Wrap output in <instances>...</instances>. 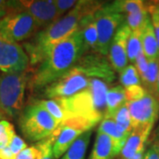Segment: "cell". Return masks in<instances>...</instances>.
<instances>
[{
    "mask_svg": "<svg viewBox=\"0 0 159 159\" xmlns=\"http://www.w3.org/2000/svg\"><path fill=\"white\" fill-rule=\"evenodd\" d=\"M2 117H3V114L0 112V120H1V119H2Z\"/></svg>",
    "mask_w": 159,
    "mask_h": 159,
    "instance_id": "ee69618b",
    "label": "cell"
},
{
    "mask_svg": "<svg viewBox=\"0 0 159 159\" xmlns=\"http://www.w3.org/2000/svg\"><path fill=\"white\" fill-rule=\"evenodd\" d=\"M143 159H159V153L151 147L147 151H145Z\"/></svg>",
    "mask_w": 159,
    "mask_h": 159,
    "instance_id": "8d00e7d4",
    "label": "cell"
},
{
    "mask_svg": "<svg viewBox=\"0 0 159 159\" xmlns=\"http://www.w3.org/2000/svg\"><path fill=\"white\" fill-rule=\"evenodd\" d=\"M94 126L95 125L78 118L67 119L60 123L54 132L56 137L52 148L54 159L62 157L82 134L92 130Z\"/></svg>",
    "mask_w": 159,
    "mask_h": 159,
    "instance_id": "ba28073f",
    "label": "cell"
},
{
    "mask_svg": "<svg viewBox=\"0 0 159 159\" xmlns=\"http://www.w3.org/2000/svg\"><path fill=\"white\" fill-rule=\"evenodd\" d=\"M110 119H113L119 131L124 135L127 137L130 135V134L133 131V127H132V123H131L129 110L126 103L124 104L122 107H120Z\"/></svg>",
    "mask_w": 159,
    "mask_h": 159,
    "instance_id": "d4e9b609",
    "label": "cell"
},
{
    "mask_svg": "<svg viewBox=\"0 0 159 159\" xmlns=\"http://www.w3.org/2000/svg\"><path fill=\"white\" fill-rule=\"evenodd\" d=\"M11 11L10 1H4L0 0V19L5 17L6 14Z\"/></svg>",
    "mask_w": 159,
    "mask_h": 159,
    "instance_id": "d590c367",
    "label": "cell"
},
{
    "mask_svg": "<svg viewBox=\"0 0 159 159\" xmlns=\"http://www.w3.org/2000/svg\"><path fill=\"white\" fill-rule=\"evenodd\" d=\"M14 155L11 153L9 147L0 149V159H13Z\"/></svg>",
    "mask_w": 159,
    "mask_h": 159,
    "instance_id": "74e56055",
    "label": "cell"
},
{
    "mask_svg": "<svg viewBox=\"0 0 159 159\" xmlns=\"http://www.w3.org/2000/svg\"><path fill=\"white\" fill-rule=\"evenodd\" d=\"M148 10L152 27H153L154 32L156 34V37L157 40V44H158V55H159V6L157 4L155 5H149L148 6Z\"/></svg>",
    "mask_w": 159,
    "mask_h": 159,
    "instance_id": "4dcf8cb0",
    "label": "cell"
},
{
    "mask_svg": "<svg viewBox=\"0 0 159 159\" xmlns=\"http://www.w3.org/2000/svg\"><path fill=\"white\" fill-rule=\"evenodd\" d=\"M157 5H158V6H159V4H157Z\"/></svg>",
    "mask_w": 159,
    "mask_h": 159,
    "instance_id": "f6af8a7d",
    "label": "cell"
},
{
    "mask_svg": "<svg viewBox=\"0 0 159 159\" xmlns=\"http://www.w3.org/2000/svg\"><path fill=\"white\" fill-rule=\"evenodd\" d=\"M98 131L105 134L106 135H108L113 141L116 148L120 154V151L124 147L128 137L124 135L119 131L113 119H110V118H103L101 121V123H100L99 127H98Z\"/></svg>",
    "mask_w": 159,
    "mask_h": 159,
    "instance_id": "ffe728a7",
    "label": "cell"
},
{
    "mask_svg": "<svg viewBox=\"0 0 159 159\" xmlns=\"http://www.w3.org/2000/svg\"><path fill=\"white\" fill-rule=\"evenodd\" d=\"M142 30H134L131 31L130 35L127 41V57L128 61L134 63L137 56L142 51Z\"/></svg>",
    "mask_w": 159,
    "mask_h": 159,
    "instance_id": "83f0119b",
    "label": "cell"
},
{
    "mask_svg": "<svg viewBox=\"0 0 159 159\" xmlns=\"http://www.w3.org/2000/svg\"><path fill=\"white\" fill-rule=\"evenodd\" d=\"M155 96L158 98L159 100V74H158V79H157V89H156V94Z\"/></svg>",
    "mask_w": 159,
    "mask_h": 159,
    "instance_id": "b9f144b4",
    "label": "cell"
},
{
    "mask_svg": "<svg viewBox=\"0 0 159 159\" xmlns=\"http://www.w3.org/2000/svg\"><path fill=\"white\" fill-rule=\"evenodd\" d=\"M92 79L73 67L60 78L43 89V95L47 99L68 98L85 89Z\"/></svg>",
    "mask_w": 159,
    "mask_h": 159,
    "instance_id": "9c48e42d",
    "label": "cell"
},
{
    "mask_svg": "<svg viewBox=\"0 0 159 159\" xmlns=\"http://www.w3.org/2000/svg\"><path fill=\"white\" fill-rule=\"evenodd\" d=\"M153 125L134 128L120 151V159H128L141 152H145V145L153 130Z\"/></svg>",
    "mask_w": 159,
    "mask_h": 159,
    "instance_id": "9a60e30c",
    "label": "cell"
},
{
    "mask_svg": "<svg viewBox=\"0 0 159 159\" xmlns=\"http://www.w3.org/2000/svg\"><path fill=\"white\" fill-rule=\"evenodd\" d=\"M130 33V29L125 21L119 27L111 43L108 59L115 72L119 73L128 66L129 61L127 57V41Z\"/></svg>",
    "mask_w": 159,
    "mask_h": 159,
    "instance_id": "5bb4252c",
    "label": "cell"
},
{
    "mask_svg": "<svg viewBox=\"0 0 159 159\" xmlns=\"http://www.w3.org/2000/svg\"><path fill=\"white\" fill-rule=\"evenodd\" d=\"M53 140H55V134H53L45 140L37 142L35 145L26 148L21 152L14 156L13 159H42L48 145Z\"/></svg>",
    "mask_w": 159,
    "mask_h": 159,
    "instance_id": "603a6c76",
    "label": "cell"
},
{
    "mask_svg": "<svg viewBox=\"0 0 159 159\" xmlns=\"http://www.w3.org/2000/svg\"><path fill=\"white\" fill-rule=\"evenodd\" d=\"M52 1L61 16H64L65 13L69 10L71 11L78 4V1L76 0H52Z\"/></svg>",
    "mask_w": 159,
    "mask_h": 159,
    "instance_id": "d6a6232c",
    "label": "cell"
},
{
    "mask_svg": "<svg viewBox=\"0 0 159 159\" xmlns=\"http://www.w3.org/2000/svg\"><path fill=\"white\" fill-rule=\"evenodd\" d=\"M92 130L87 131L74 142L61 159H85L86 152L90 142Z\"/></svg>",
    "mask_w": 159,
    "mask_h": 159,
    "instance_id": "44dd1931",
    "label": "cell"
},
{
    "mask_svg": "<svg viewBox=\"0 0 159 159\" xmlns=\"http://www.w3.org/2000/svg\"><path fill=\"white\" fill-rule=\"evenodd\" d=\"M8 147L11 149V153L13 154L14 156H16L17 154L21 152L25 148H28V145H27V143L25 142V141L23 140L22 138H20L19 135L15 134L13 136V138L11 139V142H10Z\"/></svg>",
    "mask_w": 159,
    "mask_h": 159,
    "instance_id": "836d02e7",
    "label": "cell"
},
{
    "mask_svg": "<svg viewBox=\"0 0 159 159\" xmlns=\"http://www.w3.org/2000/svg\"><path fill=\"white\" fill-rule=\"evenodd\" d=\"M125 92V101L126 102H133L142 97L147 90L142 87V85H136L128 87V88H124Z\"/></svg>",
    "mask_w": 159,
    "mask_h": 159,
    "instance_id": "1f68e13d",
    "label": "cell"
},
{
    "mask_svg": "<svg viewBox=\"0 0 159 159\" xmlns=\"http://www.w3.org/2000/svg\"><path fill=\"white\" fill-rule=\"evenodd\" d=\"M108 89L107 83L103 80L92 79L90 84L76 95L55 100L64 109L66 119L78 118L96 125L104 117Z\"/></svg>",
    "mask_w": 159,
    "mask_h": 159,
    "instance_id": "3957f363",
    "label": "cell"
},
{
    "mask_svg": "<svg viewBox=\"0 0 159 159\" xmlns=\"http://www.w3.org/2000/svg\"><path fill=\"white\" fill-rule=\"evenodd\" d=\"M58 125L59 123L51 114L34 102L22 110L19 119V125L24 137L34 142L49 138Z\"/></svg>",
    "mask_w": 159,
    "mask_h": 159,
    "instance_id": "277c9868",
    "label": "cell"
},
{
    "mask_svg": "<svg viewBox=\"0 0 159 159\" xmlns=\"http://www.w3.org/2000/svg\"><path fill=\"white\" fill-rule=\"evenodd\" d=\"M87 51H89L82 33L78 29L68 38L55 46L40 63L30 80L31 88L43 89L73 68Z\"/></svg>",
    "mask_w": 159,
    "mask_h": 159,
    "instance_id": "7a4b0ae2",
    "label": "cell"
},
{
    "mask_svg": "<svg viewBox=\"0 0 159 159\" xmlns=\"http://www.w3.org/2000/svg\"><path fill=\"white\" fill-rule=\"evenodd\" d=\"M28 82L26 71L0 75V112L14 118L21 113Z\"/></svg>",
    "mask_w": 159,
    "mask_h": 159,
    "instance_id": "5b68a950",
    "label": "cell"
},
{
    "mask_svg": "<svg viewBox=\"0 0 159 159\" xmlns=\"http://www.w3.org/2000/svg\"><path fill=\"white\" fill-rule=\"evenodd\" d=\"M125 103L129 110L133 129L142 125H154L158 119V98L148 91L139 99Z\"/></svg>",
    "mask_w": 159,
    "mask_h": 159,
    "instance_id": "7c38bea8",
    "label": "cell"
},
{
    "mask_svg": "<svg viewBox=\"0 0 159 159\" xmlns=\"http://www.w3.org/2000/svg\"><path fill=\"white\" fill-rule=\"evenodd\" d=\"M159 74V57L148 59V68L144 75L141 77L142 86L155 96ZM156 97V96H155Z\"/></svg>",
    "mask_w": 159,
    "mask_h": 159,
    "instance_id": "7402d4cb",
    "label": "cell"
},
{
    "mask_svg": "<svg viewBox=\"0 0 159 159\" xmlns=\"http://www.w3.org/2000/svg\"><path fill=\"white\" fill-rule=\"evenodd\" d=\"M34 102L47 111L59 124L66 119V114L64 109L55 99H40Z\"/></svg>",
    "mask_w": 159,
    "mask_h": 159,
    "instance_id": "4316f807",
    "label": "cell"
},
{
    "mask_svg": "<svg viewBox=\"0 0 159 159\" xmlns=\"http://www.w3.org/2000/svg\"><path fill=\"white\" fill-rule=\"evenodd\" d=\"M95 19L98 33L97 53L107 56L114 35L125 21V15L111 11L106 4L96 11Z\"/></svg>",
    "mask_w": 159,
    "mask_h": 159,
    "instance_id": "52a82bcc",
    "label": "cell"
},
{
    "mask_svg": "<svg viewBox=\"0 0 159 159\" xmlns=\"http://www.w3.org/2000/svg\"><path fill=\"white\" fill-rule=\"evenodd\" d=\"M11 9L24 11L30 14L37 23L40 30L49 27L63 17L52 0H19L10 1Z\"/></svg>",
    "mask_w": 159,
    "mask_h": 159,
    "instance_id": "30bf717a",
    "label": "cell"
},
{
    "mask_svg": "<svg viewBox=\"0 0 159 159\" xmlns=\"http://www.w3.org/2000/svg\"><path fill=\"white\" fill-rule=\"evenodd\" d=\"M151 141L153 142H158L159 141V123L156 129L152 132V136H151Z\"/></svg>",
    "mask_w": 159,
    "mask_h": 159,
    "instance_id": "ab89813d",
    "label": "cell"
},
{
    "mask_svg": "<svg viewBox=\"0 0 159 159\" xmlns=\"http://www.w3.org/2000/svg\"><path fill=\"white\" fill-rule=\"evenodd\" d=\"M119 155L113 141L105 134L97 131L96 140L89 159H114Z\"/></svg>",
    "mask_w": 159,
    "mask_h": 159,
    "instance_id": "2e32d148",
    "label": "cell"
},
{
    "mask_svg": "<svg viewBox=\"0 0 159 159\" xmlns=\"http://www.w3.org/2000/svg\"><path fill=\"white\" fill-rule=\"evenodd\" d=\"M134 64V66H135L140 77H142L144 74L146 73L147 68H148V59L145 57L143 51H142L139 53V55L137 56L136 59H135Z\"/></svg>",
    "mask_w": 159,
    "mask_h": 159,
    "instance_id": "e575fe53",
    "label": "cell"
},
{
    "mask_svg": "<svg viewBox=\"0 0 159 159\" xmlns=\"http://www.w3.org/2000/svg\"><path fill=\"white\" fill-rule=\"evenodd\" d=\"M144 153H145V152H141V153L137 154V155H135L134 157H131V158H128V159H143Z\"/></svg>",
    "mask_w": 159,
    "mask_h": 159,
    "instance_id": "60d3db41",
    "label": "cell"
},
{
    "mask_svg": "<svg viewBox=\"0 0 159 159\" xmlns=\"http://www.w3.org/2000/svg\"><path fill=\"white\" fill-rule=\"evenodd\" d=\"M39 31L33 17L24 11L11 9L5 17L0 19V32L17 43L32 38Z\"/></svg>",
    "mask_w": 159,
    "mask_h": 159,
    "instance_id": "8992f818",
    "label": "cell"
},
{
    "mask_svg": "<svg viewBox=\"0 0 159 159\" xmlns=\"http://www.w3.org/2000/svg\"><path fill=\"white\" fill-rule=\"evenodd\" d=\"M142 51L147 59H153L156 57H159L157 40L154 32L150 19L142 29Z\"/></svg>",
    "mask_w": 159,
    "mask_h": 159,
    "instance_id": "d6986e66",
    "label": "cell"
},
{
    "mask_svg": "<svg viewBox=\"0 0 159 159\" xmlns=\"http://www.w3.org/2000/svg\"><path fill=\"white\" fill-rule=\"evenodd\" d=\"M74 67L90 79L101 80L110 83L116 78L115 70L109 59L97 52L85 53Z\"/></svg>",
    "mask_w": 159,
    "mask_h": 159,
    "instance_id": "4fadbf2b",
    "label": "cell"
},
{
    "mask_svg": "<svg viewBox=\"0 0 159 159\" xmlns=\"http://www.w3.org/2000/svg\"><path fill=\"white\" fill-rule=\"evenodd\" d=\"M106 109L103 118H111L120 107L125 104V92L124 87L116 85L109 89L105 98Z\"/></svg>",
    "mask_w": 159,
    "mask_h": 159,
    "instance_id": "ac0fdd59",
    "label": "cell"
},
{
    "mask_svg": "<svg viewBox=\"0 0 159 159\" xmlns=\"http://www.w3.org/2000/svg\"><path fill=\"white\" fill-rule=\"evenodd\" d=\"M16 134L13 125L7 120H0V149L9 146L13 136Z\"/></svg>",
    "mask_w": 159,
    "mask_h": 159,
    "instance_id": "f546056e",
    "label": "cell"
},
{
    "mask_svg": "<svg viewBox=\"0 0 159 159\" xmlns=\"http://www.w3.org/2000/svg\"><path fill=\"white\" fill-rule=\"evenodd\" d=\"M29 59L22 46L12 42L0 32V71L4 74L22 73Z\"/></svg>",
    "mask_w": 159,
    "mask_h": 159,
    "instance_id": "8fae6325",
    "label": "cell"
},
{
    "mask_svg": "<svg viewBox=\"0 0 159 159\" xmlns=\"http://www.w3.org/2000/svg\"><path fill=\"white\" fill-rule=\"evenodd\" d=\"M150 19L148 7L125 15V23L131 31L142 30Z\"/></svg>",
    "mask_w": 159,
    "mask_h": 159,
    "instance_id": "484cf974",
    "label": "cell"
},
{
    "mask_svg": "<svg viewBox=\"0 0 159 159\" xmlns=\"http://www.w3.org/2000/svg\"><path fill=\"white\" fill-rule=\"evenodd\" d=\"M95 13L88 14L85 17L82 18L80 22L79 29L82 33L88 51H92L93 52L97 53L98 33H97Z\"/></svg>",
    "mask_w": 159,
    "mask_h": 159,
    "instance_id": "e0dca14e",
    "label": "cell"
},
{
    "mask_svg": "<svg viewBox=\"0 0 159 159\" xmlns=\"http://www.w3.org/2000/svg\"><path fill=\"white\" fill-rule=\"evenodd\" d=\"M55 138H56V137H55ZM54 142H55V140H53V141L48 145V147H47V148H46L45 150V153H44V155H43V158L42 159H54V157H53V150H52Z\"/></svg>",
    "mask_w": 159,
    "mask_h": 159,
    "instance_id": "f35d334b",
    "label": "cell"
},
{
    "mask_svg": "<svg viewBox=\"0 0 159 159\" xmlns=\"http://www.w3.org/2000/svg\"><path fill=\"white\" fill-rule=\"evenodd\" d=\"M107 5L111 11L124 15L148 7V6H146V4L141 0H117Z\"/></svg>",
    "mask_w": 159,
    "mask_h": 159,
    "instance_id": "cb8c5ba5",
    "label": "cell"
},
{
    "mask_svg": "<svg viewBox=\"0 0 159 159\" xmlns=\"http://www.w3.org/2000/svg\"><path fill=\"white\" fill-rule=\"evenodd\" d=\"M152 148H154L157 152L159 153V141L158 142H154V144H153V146H152Z\"/></svg>",
    "mask_w": 159,
    "mask_h": 159,
    "instance_id": "7bdbcfd3",
    "label": "cell"
},
{
    "mask_svg": "<svg viewBox=\"0 0 159 159\" xmlns=\"http://www.w3.org/2000/svg\"><path fill=\"white\" fill-rule=\"evenodd\" d=\"M119 80L121 86L128 88L132 86L142 85L141 77L134 65H128L121 72H119Z\"/></svg>",
    "mask_w": 159,
    "mask_h": 159,
    "instance_id": "f1b7e54d",
    "label": "cell"
},
{
    "mask_svg": "<svg viewBox=\"0 0 159 159\" xmlns=\"http://www.w3.org/2000/svg\"><path fill=\"white\" fill-rule=\"evenodd\" d=\"M103 5L98 1H78V4L66 14L49 27L41 29L31 39L24 43V51L30 64H40L55 46L79 29L82 18L95 13Z\"/></svg>",
    "mask_w": 159,
    "mask_h": 159,
    "instance_id": "6da1fadb",
    "label": "cell"
}]
</instances>
